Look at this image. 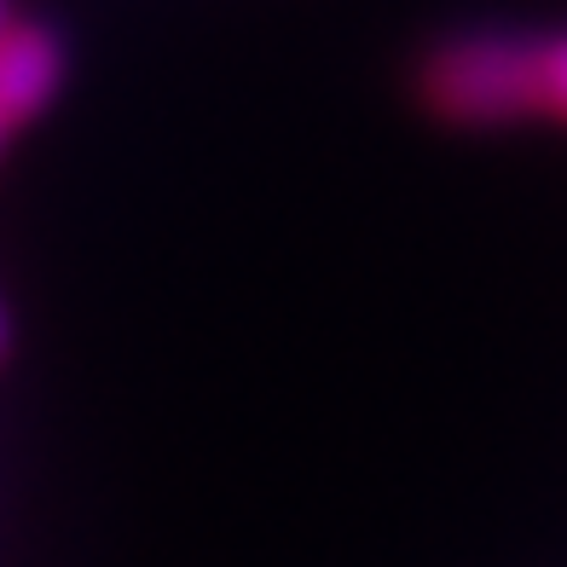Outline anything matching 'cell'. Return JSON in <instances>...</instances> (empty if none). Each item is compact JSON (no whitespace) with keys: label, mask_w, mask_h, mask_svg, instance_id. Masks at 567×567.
Listing matches in <instances>:
<instances>
[{"label":"cell","mask_w":567,"mask_h":567,"mask_svg":"<svg viewBox=\"0 0 567 567\" xmlns=\"http://www.w3.org/2000/svg\"><path fill=\"white\" fill-rule=\"evenodd\" d=\"M423 87L452 122H515L545 111L538 41L527 35H457L429 59Z\"/></svg>","instance_id":"1"},{"label":"cell","mask_w":567,"mask_h":567,"mask_svg":"<svg viewBox=\"0 0 567 567\" xmlns=\"http://www.w3.org/2000/svg\"><path fill=\"white\" fill-rule=\"evenodd\" d=\"M64 82V47L41 23H7L0 30V122L35 116Z\"/></svg>","instance_id":"2"},{"label":"cell","mask_w":567,"mask_h":567,"mask_svg":"<svg viewBox=\"0 0 567 567\" xmlns=\"http://www.w3.org/2000/svg\"><path fill=\"white\" fill-rule=\"evenodd\" d=\"M538 99L550 116H567V35L538 41Z\"/></svg>","instance_id":"3"},{"label":"cell","mask_w":567,"mask_h":567,"mask_svg":"<svg viewBox=\"0 0 567 567\" xmlns=\"http://www.w3.org/2000/svg\"><path fill=\"white\" fill-rule=\"evenodd\" d=\"M7 337H12V330H7V307H0V353H7Z\"/></svg>","instance_id":"4"},{"label":"cell","mask_w":567,"mask_h":567,"mask_svg":"<svg viewBox=\"0 0 567 567\" xmlns=\"http://www.w3.org/2000/svg\"><path fill=\"white\" fill-rule=\"evenodd\" d=\"M7 23H12V7H7V0H0V30H7Z\"/></svg>","instance_id":"5"},{"label":"cell","mask_w":567,"mask_h":567,"mask_svg":"<svg viewBox=\"0 0 567 567\" xmlns=\"http://www.w3.org/2000/svg\"><path fill=\"white\" fill-rule=\"evenodd\" d=\"M0 145H7V122H0Z\"/></svg>","instance_id":"6"}]
</instances>
